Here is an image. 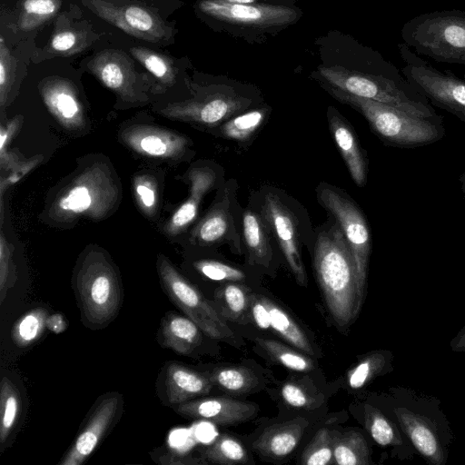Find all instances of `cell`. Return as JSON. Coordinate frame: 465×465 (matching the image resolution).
<instances>
[{
    "label": "cell",
    "mask_w": 465,
    "mask_h": 465,
    "mask_svg": "<svg viewBox=\"0 0 465 465\" xmlns=\"http://www.w3.org/2000/svg\"><path fill=\"white\" fill-rule=\"evenodd\" d=\"M36 37L11 41L0 34V100L3 106L12 91L29 74Z\"/></svg>",
    "instance_id": "603a6c76"
},
{
    "label": "cell",
    "mask_w": 465,
    "mask_h": 465,
    "mask_svg": "<svg viewBox=\"0 0 465 465\" xmlns=\"http://www.w3.org/2000/svg\"><path fill=\"white\" fill-rule=\"evenodd\" d=\"M203 331L189 317L168 312L161 320L158 343L183 355H190L203 341Z\"/></svg>",
    "instance_id": "4316f807"
},
{
    "label": "cell",
    "mask_w": 465,
    "mask_h": 465,
    "mask_svg": "<svg viewBox=\"0 0 465 465\" xmlns=\"http://www.w3.org/2000/svg\"><path fill=\"white\" fill-rule=\"evenodd\" d=\"M398 47L405 62L401 71L407 81L431 104L465 123V80L452 72L436 69L412 53L405 43L399 44Z\"/></svg>",
    "instance_id": "4fadbf2b"
},
{
    "label": "cell",
    "mask_w": 465,
    "mask_h": 465,
    "mask_svg": "<svg viewBox=\"0 0 465 465\" xmlns=\"http://www.w3.org/2000/svg\"><path fill=\"white\" fill-rule=\"evenodd\" d=\"M185 418L207 420L217 425H236L253 418L255 404L226 397L197 398L173 407Z\"/></svg>",
    "instance_id": "7402d4cb"
},
{
    "label": "cell",
    "mask_w": 465,
    "mask_h": 465,
    "mask_svg": "<svg viewBox=\"0 0 465 465\" xmlns=\"http://www.w3.org/2000/svg\"><path fill=\"white\" fill-rule=\"evenodd\" d=\"M332 97L360 113L371 131L389 146L414 148L438 142L445 135L443 122L421 118L394 106L332 87H322Z\"/></svg>",
    "instance_id": "8992f818"
},
{
    "label": "cell",
    "mask_w": 465,
    "mask_h": 465,
    "mask_svg": "<svg viewBox=\"0 0 465 465\" xmlns=\"http://www.w3.org/2000/svg\"><path fill=\"white\" fill-rule=\"evenodd\" d=\"M22 401L18 388L8 378L0 384V445L3 450L15 430L21 413Z\"/></svg>",
    "instance_id": "836d02e7"
},
{
    "label": "cell",
    "mask_w": 465,
    "mask_h": 465,
    "mask_svg": "<svg viewBox=\"0 0 465 465\" xmlns=\"http://www.w3.org/2000/svg\"><path fill=\"white\" fill-rule=\"evenodd\" d=\"M271 111L268 104L262 103L234 115L211 132L216 136L242 144L250 143L267 122Z\"/></svg>",
    "instance_id": "4dcf8cb0"
},
{
    "label": "cell",
    "mask_w": 465,
    "mask_h": 465,
    "mask_svg": "<svg viewBox=\"0 0 465 465\" xmlns=\"http://www.w3.org/2000/svg\"><path fill=\"white\" fill-rule=\"evenodd\" d=\"M124 405V397L118 391H109L101 395L58 464L82 465L84 463L117 424L123 415Z\"/></svg>",
    "instance_id": "e0dca14e"
},
{
    "label": "cell",
    "mask_w": 465,
    "mask_h": 465,
    "mask_svg": "<svg viewBox=\"0 0 465 465\" xmlns=\"http://www.w3.org/2000/svg\"><path fill=\"white\" fill-rule=\"evenodd\" d=\"M250 312L256 325L262 330L272 329V319L263 295L252 293Z\"/></svg>",
    "instance_id": "f6af8a7d"
},
{
    "label": "cell",
    "mask_w": 465,
    "mask_h": 465,
    "mask_svg": "<svg viewBox=\"0 0 465 465\" xmlns=\"http://www.w3.org/2000/svg\"><path fill=\"white\" fill-rule=\"evenodd\" d=\"M46 327L54 332H60L65 329L64 319L60 314L48 316Z\"/></svg>",
    "instance_id": "681fc988"
},
{
    "label": "cell",
    "mask_w": 465,
    "mask_h": 465,
    "mask_svg": "<svg viewBox=\"0 0 465 465\" xmlns=\"http://www.w3.org/2000/svg\"><path fill=\"white\" fill-rule=\"evenodd\" d=\"M450 348L453 351H465V325L451 340Z\"/></svg>",
    "instance_id": "816d5d0a"
},
{
    "label": "cell",
    "mask_w": 465,
    "mask_h": 465,
    "mask_svg": "<svg viewBox=\"0 0 465 465\" xmlns=\"http://www.w3.org/2000/svg\"><path fill=\"white\" fill-rule=\"evenodd\" d=\"M320 228L313 247V265L327 308L340 327L351 323L363 302L354 258L336 222Z\"/></svg>",
    "instance_id": "3957f363"
},
{
    "label": "cell",
    "mask_w": 465,
    "mask_h": 465,
    "mask_svg": "<svg viewBox=\"0 0 465 465\" xmlns=\"http://www.w3.org/2000/svg\"><path fill=\"white\" fill-rule=\"evenodd\" d=\"M237 182L231 179L219 189L215 201L193 232L195 241L204 246L226 242L242 251V212L236 199Z\"/></svg>",
    "instance_id": "2e32d148"
},
{
    "label": "cell",
    "mask_w": 465,
    "mask_h": 465,
    "mask_svg": "<svg viewBox=\"0 0 465 465\" xmlns=\"http://www.w3.org/2000/svg\"><path fill=\"white\" fill-rule=\"evenodd\" d=\"M227 3L232 4H243V5H253V4H282L294 5L295 0H222Z\"/></svg>",
    "instance_id": "f907efd6"
},
{
    "label": "cell",
    "mask_w": 465,
    "mask_h": 465,
    "mask_svg": "<svg viewBox=\"0 0 465 465\" xmlns=\"http://www.w3.org/2000/svg\"><path fill=\"white\" fill-rule=\"evenodd\" d=\"M281 396L289 406L309 409L313 405V399L305 389L294 381H286L281 388Z\"/></svg>",
    "instance_id": "ee69618b"
},
{
    "label": "cell",
    "mask_w": 465,
    "mask_h": 465,
    "mask_svg": "<svg viewBox=\"0 0 465 465\" xmlns=\"http://www.w3.org/2000/svg\"><path fill=\"white\" fill-rule=\"evenodd\" d=\"M79 69L94 76L124 103H145L153 94L150 74L110 35L82 57Z\"/></svg>",
    "instance_id": "ba28073f"
},
{
    "label": "cell",
    "mask_w": 465,
    "mask_h": 465,
    "mask_svg": "<svg viewBox=\"0 0 465 465\" xmlns=\"http://www.w3.org/2000/svg\"><path fill=\"white\" fill-rule=\"evenodd\" d=\"M134 189L141 206L151 211L156 203V192L153 183L146 178H139L135 182Z\"/></svg>",
    "instance_id": "7dc6e473"
},
{
    "label": "cell",
    "mask_w": 465,
    "mask_h": 465,
    "mask_svg": "<svg viewBox=\"0 0 465 465\" xmlns=\"http://www.w3.org/2000/svg\"><path fill=\"white\" fill-rule=\"evenodd\" d=\"M327 121L351 179L357 186L363 187L367 182L368 158L352 126L333 106L328 107Z\"/></svg>",
    "instance_id": "cb8c5ba5"
},
{
    "label": "cell",
    "mask_w": 465,
    "mask_h": 465,
    "mask_svg": "<svg viewBox=\"0 0 465 465\" xmlns=\"http://www.w3.org/2000/svg\"><path fill=\"white\" fill-rule=\"evenodd\" d=\"M254 342L271 359L287 369L306 372L312 371L315 367V362L308 354L302 353L275 340L256 338Z\"/></svg>",
    "instance_id": "74e56055"
},
{
    "label": "cell",
    "mask_w": 465,
    "mask_h": 465,
    "mask_svg": "<svg viewBox=\"0 0 465 465\" xmlns=\"http://www.w3.org/2000/svg\"><path fill=\"white\" fill-rule=\"evenodd\" d=\"M306 426L307 421L301 418L272 425L261 433L253 448L264 457L283 458L297 447Z\"/></svg>",
    "instance_id": "83f0119b"
},
{
    "label": "cell",
    "mask_w": 465,
    "mask_h": 465,
    "mask_svg": "<svg viewBox=\"0 0 465 465\" xmlns=\"http://www.w3.org/2000/svg\"><path fill=\"white\" fill-rule=\"evenodd\" d=\"M153 460L163 465H203L208 462L202 458L180 455L171 450H162L153 456Z\"/></svg>",
    "instance_id": "c3c4849f"
},
{
    "label": "cell",
    "mask_w": 465,
    "mask_h": 465,
    "mask_svg": "<svg viewBox=\"0 0 465 465\" xmlns=\"http://www.w3.org/2000/svg\"><path fill=\"white\" fill-rule=\"evenodd\" d=\"M264 301L272 319V330L299 351L315 356V349L306 332L296 321L279 304L266 296Z\"/></svg>",
    "instance_id": "1f68e13d"
},
{
    "label": "cell",
    "mask_w": 465,
    "mask_h": 465,
    "mask_svg": "<svg viewBox=\"0 0 465 465\" xmlns=\"http://www.w3.org/2000/svg\"><path fill=\"white\" fill-rule=\"evenodd\" d=\"M71 5V0H17L14 10L2 14L0 34L11 41L36 37Z\"/></svg>",
    "instance_id": "ffe728a7"
},
{
    "label": "cell",
    "mask_w": 465,
    "mask_h": 465,
    "mask_svg": "<svg viewBox=\"0 0 465 465\" xmlns=\"http://www.w3.org/2000/svg\"><path fill=\"white\" fill-rule=\"evenodd\" d=\"M107 35L154 47L176 41L179 29L171 17L183 0H71Z\"/></svg>",
    "instance_id": "7a4b0ae2"
},
{
    "label": "cell",
    "mask_w": 465,
    "mask_h": 465,
    "mask_svg": "<svg viewBox=\"0 0 465 465\" xmlns=\"http://www.w3.org/2000/svg\"><path fill=\"white\" fill-rule=\"evenodd\" d=\"M213 383L208 373L192 369L176 361H166L161 369L156 391L168 407L207 395Z\"/></svg>",
    "instance_id": "44dd1931"
},
{
    "label": "cell",
    "mask_w": 465,
    "mask_h": 465,
    "mask_svg": "<svg viewBox=\"0 0 465 465\" xmlns=\"http://www.w3.org/2000/svg\"><path fill=\"white\" fill-rule=\"evenodd\" d=\"M117 193L109 171L94 165L63 190L53 205V211L64 220L83 215L99 217L114 204Z\"/></svg>",
    "instance_id": "5bb4252c"
},
{
    "label": "cell",
    "mask_w": 465,
    "mask_h": 465,
    "mask_svg": "<svg viewBox=\"0 0 465 465\" xmlns=\"http://www.w3.org/2000/svg\"><path fill=\"white\" fill-rule=\"evenodd\" d=\"M195 270L205 278L223 282H242L246 274L241 269L217 260H199L193 263Z\"/></svg>",
    "instance_id": "7bdbcfd3"
},
{
    "label": "cell",
    "mask_w": 465,
    "mask_h": 465,
    "mask_svg": "<svg viewBox=\"0 0 465 465\" xmlns=\"http://www.w3.org/2000/svg\"><path fill=\"white\" fill-rule=\"evenodd\" d=\"M459 182L460 183L461 192L465 201V172L459 176Z\"/></svg>",
    "instance_id": "db71d44e"
},
{
    "label": "cell",
    "mask_w": 465,
    "mask_h": 465,
    "mask_svg": "<svg viewBox=\"0 0 465 465\" xmlns=\"http://www.w3.org/2000/svg\"><path fill=\"white\" fill-rule=\"evenodd\" d=\"M10 252L5 242L4 238L1 239L0 247V304L2 305L10 287Z\"/></svg>",
    "instance_id": "bcb514c9"
},
{
    "label": "cell",
    "mask_w": 465,
    "mask_h": 465,
    "mask_svg": "<svg viewBox=\"0 0 465 465\" xmlns=\"http://www.w3.org/2000/svg\"><path fill=\"white\" fill-rule=\"evenodd\" d=\"M335 437L331 431L323 428L316 432L304 449L302 461L306 465H326L333 462V446Z\"/></svg>",
    "instance_id": "b9f144b4"
},
{
    "label": "cell",
    "mask_w": 465,
    "mask_h": 465,
    "mask_svg": "<svg viewBox=\"0 0 465 465\" xmlns=\"http://www.w3.org/2000/svg\"><path fill=\"white\" fill-rule=\"evenodd\" d=\"M250 289L242 282H224L215 292V303L221 315L231 322L245 320L252 301Z\"/></svg>",
    "instance_id": "d6a6232c"
},
{
    "label": "cell",
    "mask_w": 465,
    "mask_h": 465,
    "mask_svg": "<svg viewBox=\"0 0 465 465\" xmlns=\"http://www.w3.org/2000/svg\"><path fill=\"white\" fill-rule=\"evenodd\" d=\"M195 15L208 27L242 38L248 43H261L275 36L295 24L301 9L282 4H232L222 0H196Z\"/></svg>",
    "instance_id": "277c9868"
},
{
    "label": "cell",
    "mask_w": 465,
    "mask_h": 465,
    "mask_svg": "<svg viewBox=\"0 0 465 465\" xmlns=\"http://www.w3.org/2000/svg\"><path fill=\"white\" fill-rule=\"evenodd\" d=\"M401 35L418 54L436 62L465 64V11L419 15L403 25Z\"/></svg>",
    "instance_id": "9c48e42d"
},
{
    "label": "cell",
    "mask_w": 465,
    "mask_h": 465,
    "mask_svg": "<svg viewBox=\"0 0 465 465\" xmlns=\"http://www.w3.org/2000/svg\"><path fill=\"white\" fill-rule=\"evenodd\" d=\"M51 33L43 44L35 42L32 64L53 59L74 61L87 54L108 35L72 3L49 25Z\"/></svg>",
    "instance_id": "30bf717a"
},
{
    "label": "cell",
    "mask_w": 465,
    "mask_h": 465,
    "mask_svg": "<svg viewBox=\"0 0 465 465\" xmlns=\"http://www.w3.org/2000/svg\"><path fill=\"white\" fill-rule=\"evenodd\" d=\"M333 462L339 465L369 464L370 450L362 434L350 430L340 437H335Z\"/></svg>",
    "instance_id": "d590c367"
},
{
    "label": "cell",
    "mask_w": 465,
    "mask_h": 465,
    "mask_svg": "<svg viewBox=\"0 0 465 465\" xmlns=\"http://www.w3.org/2000/svg\"><path fill=\"white\" fill-rule=\"evenodd\" d=\"M394 411L403 431L427 462L434 465L443 464L445 456L442 447L427 422L408 410L396 409Z\"/></svg>",
    "instance_id": "f546056e"
},
{
    "label": "cell",
    "mask_w": 465,
    "mask_h": 465,
    "mask_svg": "<svg viewBox=\"0 0 465 465\" xmlns=\"http://www.w3.org/2000/svg\"><path fill=\"white\" fill-rule=\"evenodd\" d=\"M48 318L44 308H35L24 314L13 326L11 336L19 348H25L36 341L43 334Z\"/></svg>",
    "instance_id": "ab89813d"
},
{
    "label": "cell",
    "mask_w": 465,
    "mask_h": 465,
    "mask_svg": "<svg viewBox=\"0 0 465 465\" xmlns=\"http://www.w3.org/2000/svg\"><path fill=\"white\" fill-rule=\"evenodd\" d=\"M365 424L371 438L381 446L402 443L393 424L377 409L366 406Z\"/></svg>",
    "instance_id": "60d3db41"
},
{
    "label": "cell",
    "mask_w": 465,
    "mask_h": 465,
    "mask_svg": "<svg viewBox=\"0 0 465 465\" xmlns=\"http://www.w3.org/2000/svg\"><path fill=\"white\" fill-rule=\"evenodd\" d=\"M272 230L262 212H242V234L250 265L269 268L272 262Z\"/></svg>",
    "instance_id": "484cf974"
},
{
    "label": "cell",
    "mask_w": 465,
    "mask_h": 465,
    "mask_svg": "<svg viewBox=\"0 0 465 465\" xmlns=\"http://www.w3.org/2000/svg\"><path fill=\"white\" fill-rule=\"evenodd\" d=\"M124 138L139 153L158 158L179 156L189 144V141L180 134L151 126L128 129Z\"/></svg>",
    "instance_id": "d4e9b609"
},
{
    "label": "cell",
    "mask_w": 465,
    "mask_h": 465,
    "mask_svg": "<svg viewBox=\"0 0 465 465\" xmlns=\"http://www.w3.org/2000/svg\"><path fill=\"white\" fill-rule=\"evenodd\" d=\"M114 37L150 74L153 82V94L166 93L178 85L190 87L188 71L192 64L187 56L175 57L165 48Z\"/></svg>",
    "instance_id": "d6986e66"
},
{
    "label": "cell",
    "mask_w": 465,
    "mask_h": 465,
    "mask_svg": "<svg viewBox=\"0 0 465 465\" xmlns=\"http://www.w3.org/2000/svg\"><path fill=\"white\" fill-rule=\"evenodd\" d=\"M201 453L208 463L235 465L247 463L250 460L244 446L228 434L219 435Z\"/></svg>",
    "instance_id": "8d00e7d4"
},
{
    "label": "cell",
    "mask_w": 465,
    "mask_h": 465,
    "mask_svg": "<svg viewBox=\"0 0 465 465\" xmlns=\"http://www.w3.org/2000/svg\"><path fill=\"white\" fill-rule=\"evenodd\" d=\"M260 211L270 225L287 264L300 286L308 284L300 251L299 223L296 215L276 193L263 195Z\"/></svg>",
    "instance_id": "ac0fdd59"
},
{
    "label": "cell",
    "mask_w": 465,
    "mask_h": 465,
    "mask_svg": "<svg viewBox=\"0 0 465 465\" xmlns=\"http://www.w3.org/2000/svg\"><path fill=\"white\" fill-rule=\"evenodd\" d=\"M322 61L312 77L322 87L383 103L411 114L443 122L430 102L377 51L349 37V58L327 35L320 44Z\"/></svg>",
    "instance_id": "6da1fadb"
},
{
    "label": "cell",
    "mask_w": 465,
    "mask_h": 465,
    "mask_svg": "<svg viewBox=\"0 0 465 465\" xmlns=\"http://www.w3.org/2000/svg\"><path fill=\"white\" fill-rule=\"evenodd\" d=\"M213 385L227 392L242 394L258 384V379L252 370L242 366H223L208 373Z\"/></svg>",
    "instance_id": "f35d334b"
},
{
    "label": "cell",
    "mask_w": 465,
    "mask_h": 465,
    "mask_svg": "<svg viewBox=\"0 0 465 465\" xmlns=\"http://www.w3.org/2000/svg\"><path fill=\"white\" fill-rule=\"evenodd\" d=\"M191 182L190 196L174 212L169 223L172 232H178L191 224L198 214L200 203L203 196L218 181L216 170L210 166L193 169L189 174Z\"/></svg>",
    "instance_id": "f1b7e54d"
},
{
    "label": "cell",
    "mask_w": 465,
    "mask_h": 465,
    "mask_svg": "<svg viewBox=\"0 0 465 465\" xmlns=\"http://www.w3.org/2000/svg\"><path fill=\"white\" fill-rule=\"evenodd\" d=\"M463 77H464V80H465V73H464V74H463Z\"/></svg>",
    "instance_id": "11a10c76"
},
{
    "label": "cell",
    "mask_w": 465,
    "mask_h": 465,
    "mask_svg": "<svg viewBox=\"0 0 465 465\" xmlns=\"http://www.w3.org/2000/svg\"><path fill=\"white\" fill-rule=\"evenodd\" d=\"M72 60L53 59L38 63L45 74L37 87L42 99L54 116L65 127L77 128L84 123L79 89L72 78L77 71Z\"/></svg>",
    "instance_id": "9a60e30c"
},
{
    "label": "cell",
    "mask_w": 465,
    "mask_h": 465,
    "mask_svg": "<svg viewBox=\"0 0 465 465\" xmlns=\"http://www.w3.org/2000/svg\"><path fill=\"white\" fill-rule=\"evenodd\" d=\"M191 97L166 104L162 114L213 129L234 115L262 104L258 91L227 83L190 82Z\"/></svg>",
    "instance_id": "52a82bcc"
},
{
    "label": "cell",
    "mask_w": 465,
    "mask_h": 465,
    "mask_svg": "<svg viewBox=\"0 0 465 465\" xmlns=\"http://www.w3.org/2000/svg\"><path fill=\"white\" fill-rule=\"evenodd\" d=\"M157 271L162 288L167 297L207 336L237 345L233 331L214 305L164 256H159Z\"/></svg>",
    "instance_id": "8fae6325"
},
{
    "label": "cell",
    "mask_w": 465,
    "mask_h": 465,
    "mask_svg": "<svg viewBox=\"0 0 465 465\" xmlns=\"http://www.w3.org/2000/svg\"><path fill=\"white\" fill-rule=\"evenodd\" d=\"M391 355L385 351H371L362 357L347 374V384L351 390H360L386 371Z\"/></svg>",
    "instance_id": "e575fe53"
},
{
    "label": "cell",
    "mask_w": 465,
    "mask_h": 465,
    "mask_svg": "<svg viewBox=\"0 0 465 465\" xmlns=\"http://www.w3.org/2000/svg\"><path fill=\"white\" fill-rule=\"evenodd\" d=\"M317 199L336 222L351 249L364 297L371 250V231L364 213L342 190L330 184L318 186Z\"/></svg>",
    "instance_id": "7c38bea8"
},
{
    "label": "cell",
    "mask_w": 465,
    "mask_h": 465,
    "mask_svg": "<svg viewBox=\"0 0 465 465\" xmlns=\"http://www.w3.org/2000/svg\"><path fill=\"white\" fill-rule=\"evenodd\" d=\"M72 285L81 320L87 328L104 329L116 318L123 302L122 283L114 264L102 252L84 255Z\"/></svg>",
    "instance_id": "5b68a950"
},
{
    "label": "cell",
    "mask_w": 465,
    "mask_h": 465,
    "mask_svg": "<svg viewBox=\"0 0 465 465\" xmlns=\"http://www.w3.org/2000/svg\"><path fill=\"white\" fill-rule=\"evenodd\" d=\"M13 128H14V125H12V124H10L6 130L2 128L1 139H0V149H1L2 153L4 151L5 144L6 143L10 134H13V131H12Z\"/></svg>",
    "instance_id": "f5cc1de1"
}]
</instances>
